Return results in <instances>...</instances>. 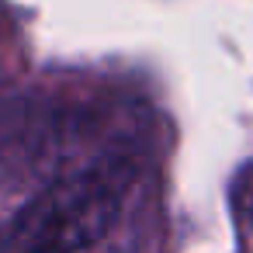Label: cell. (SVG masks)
<instances>
[{"mask_svg": "<svg viewBox=\"0 0 253 253\" xmlns=\"http://www.w3.org/2000/svg\"><path fill=\"white\" fill-rule=\"evenodd\" d=\"M135 163L104 156L42 187L4 229L0 253H84L122 215Z\"/></svg>", "mask_w": 253, "mask_h": 253, "instance_id": "1", "label": "cell"}, {"mask_svg": "<svg viewBox=\"0 0 253 253\" xmlns=\"http://www.w3.org/2000/svg\"><path fill=\"white\" fill-rule=\"evenodd\" d=\"M239 222H243V232H246L250 250H253V173H250L246 184L239 187Z\"/></svg>", "mask_w": 253, "mask_h": 253, "instance_id": "2", "label": "cell"}]
</instances>
